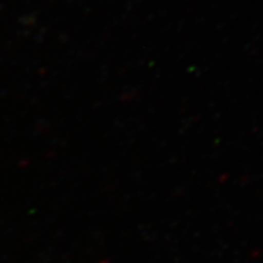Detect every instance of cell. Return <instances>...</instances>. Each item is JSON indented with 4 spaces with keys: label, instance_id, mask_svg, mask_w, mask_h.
Listing matches in <instances>:
<instances>
[]
</instances>
